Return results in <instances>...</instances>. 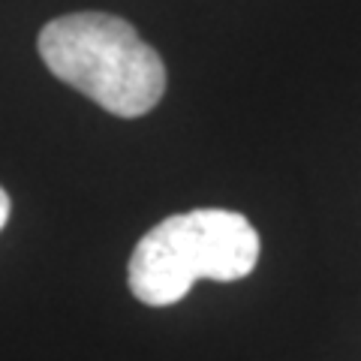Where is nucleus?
Returning <instances> with one entry per match:
<instances>
[{
  "label": "nucleus",
  "mask_w": 361,
  "mask_h": 361,
  "mask_svg": "<svg viewBox=\"0 0 361 361\" xmlns=\"http://www.w3.org/2000/svg\"><path fill=\"white\" fill-rule=\"evenodd\" d=\"M37 49L51 75L118 118H142L166 94V66L130 21L73 13L39 30Z\"/></svg>",
  "instance_id": "1"
},
{
  "label": "nucleus",
  "mask_w": 361,
  "mask_h": 361,
  "mask_svg": "<svg viewBox=\"0 0 361 361\" xmlns=\"http://www.w3.org/2000/svg\"><path fill=\"white\" fill-rule=\"evenodd\" d=\"M9 208H13L9 205V196H6V190L0 187V229H4L6 220H9Z\"/></svg>",
  "instance_id": "3"
},
{
  "label": "nucleus",
  "mask_w": 361,
  "mask_h": 361,
  "mask_svg": "<svg viewBox=\"0 0 361 361\" xmlns=\"http://www.w3.org/2000/svg\"><path fill=\"white\" fill-rule=\"evenodd\" d=\"M256 226L238 211L196 208L172 214L142 235L130 256V292L142 304L169 307L193 289L196 280L247 277L259 262Z\"/></svg>",
  "instance_id": "2"
}]
</instances>
